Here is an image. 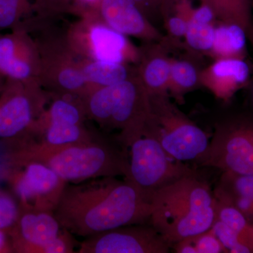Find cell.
<instances>
[{
    "mask_svg": "<svg viewBox=\"0 0 253 253\" xmlns=\"http://www.w3.org/2000/svg\"><path fill=\"white\" fill-rule=\"evenodd\" d=\"M67 35L73 49L86 60L130 65L139 61L140 49L97 16L73 23L67 28Z\"/></svg>",
    "mask_w": 253,
    "mask_h": 253,
    "instance_id": "cell-10",
    "label": "cell"
},
{
    "mask_svg": "<svg viewBox=\"0 0 253 253\" xmlns=\"http://www.w3.org/2000/svg\"><path fill=\"white\" fill-rule=\"evenodd\" d=\"M252 4H253V0H252Z\"/></svg>",
    "mask_w": 253,
    "mask_h": 253,
    "instance_id": "cell-35",
    "label": "cell"
},
{
    "mask_svg": "<svg viewBox=\"0 0 253 253\" xmlns=\"http://www.w3.org/2000/svg\"><path fill=\"white\" fill-rule=\"evenodd\" d=\"M75 246L72 234L62 228L57 237L46 246L44 253H74Z\"/></svg>",
    "mask_w": 253,
    "mask_h": 253,
    "instance_id": "cell-29",
    "label": "cell"
},
{
    "mask_svg": "<svg viewBox=\"0 0 253 253\" xmlns=\"http://www.w3.org/2000/svg\"><path fill=\"white\" fill-rule=\"evenodd\" d=\"M171 245L150 223L121 226L86 237L79 253H168Z\"/></svg>",
    "mask_w": 253,
    "mask_h": 253,
    "instance_id": "cell-12",
    "label": "cell"
},
{
    "mask_svg": "<svg viewBox=\"0 0 253 253\" xmlns=\"http://www.w3.org/2000/svg\"><path fill=\"white\" fill-rule=\"evenodd\" d=\"M4 176L21 206L54 212L68 182L37 162L5 165Z\"/></svg>",
    "mask_w": 253,
    "mask_h": 253,
    "instance_id": "cell-11",
    "label": "cell"
},
{
    "mask_svg": "<svg viewBox=\"0 0 253 253\" xmlns=\"http://www.w3.org/2000/svg\"><path fill=\"white\" fill-rule=\"evenodd\" d=\"M211 228L227 253H251V250L241 242L237 234L223 221L216 219Z\"/></svg>",
    "mask_w": 253,
    "mask_h": 253,
    "instance_id": "cell-28",
    "label": "cell"
},
{
    "mask_svg": "<svg viewBox=\"0 0 253 253\" xmlns=\"http://www.w3.org/2000/svg\"><path fill=\"white\" fill-rule=\"evenodd\" d=\"M211 186L196 175L185 176L157 191L151 200L149 223L171 245L204 232L217 219Z\"/></svg>",
    "mask_w": 253,
    "mask_h": 253,
    "instance_id": "cell-3",
    "label": "cell"
},
{
    "mask_svg": "<svg viewBox=\"0 0 253 253\" xmlns=\"http://www.w3.org/2000/svg\"><path fill=\"white\" fill-rule=\"evenodd\" d=\"M6 78L0 73V92L2 90L3 87H4L5 82H6Z\"/></svg>",
    "mask_w": 253,
    "mask_h": 253,
    "instance_id": "cell-33",
    "label": "cell"
},
{
    "mask_svg": "<svg viewBox=\"0 0 253 253\" xmlns=\"http://www.w3.org/2000/svg\"><path fill=\"white\" fill-rule=\"evenodd\" d=\"M149 97L151 114L143 129L174 159L197 162L206 154L211 136L181 112L169 94Z\"/></svg>",
    "mask_w": 253,
    "mask_h": 253,
    "instance_id": "cell-6",
    "label": "cell"
},
{
    "mask_svg": "<svg viewBox=\"0 0 253 253\" xmlns=\"http://www.w3.org/2000/svg\"><path fill=\"white\" fill-rule=\"evenodd\" d=\"M21 212V205L12 193L0 189V230L9 231Z\"/></svg>",
    "mask_w": 253,
    "mask_h": 253,
    "instance_id": "cell-27",
    "label": "cell"
},
{
    "mask_svg": "<svg viewBox=\"0 0 253 253\" xmlns=\"http://www.w3.org/2000/svg\"><path fill=\"white\" fill-rule=\"evenodd\" d=\"M83 100L87 119L106 132L118 131L116 140L127 150L151 114L149 95L136 73L114 85L93 88Z\"/></svg>",
    "mask_w": 253,
    "mask_h": 253,
    "instance_id": "cell-4",
    "label": "cell"
},
{
    "mask_svg": "<svg viewBox=\"0 0 253 253\" xmlns=\"http://www.w3.org/2000/svg\"><path fill=\"white\" fill-rule=\"evenodd\" d=\"M3 146L5 165L41 163L72 184L109 176L125 178L129 168V150L116 139L99 135L86 142L62 146H50L26 136Z\"/></svg>",
    "mask_w": 253,
    "mask_h": 253,
    "instance_id": "cell-2",
    "label": "cell"
},
{
    "mask_svg": "<svg viewBox=\"0 0 253 253\" xmlns=\"http://www.w3.org/2000/svg\"><path fill=\"white\" fill-rule=\"evenodd\" d=\"M61 229L52 211L21 206L17 221L9 231L14 253H44Z\"/></svg>",
    "mask_w": 253,
    "mask_h": 253,
    "instance_id": "cell-14",
    "label": "cell"
},
{
    "mask_svg": "<svg viewBox=\"0 0 253 253\" xmlns=\"http://www.w3.org/2000/svg\"><path fill=\"white\" fill-rule=\"evenodd\" d=\"M247 41L246 32L238 25L219 23L215 26L212 47L208 56L214 60L245 59Z\"/></svg>",
    "mask_w": 253,
    "mask_h": 253,
    "instance_id": "cell-21",
    "label": "cell"
},
{
    "mask_svg": "<svg viewBox=\"0 0 253 253\" xmlns=\"http://www.w3.org/2000/svg\"><path fill=\"white\" fill-rule=\"evenodd\" d=\"M177 253H227L212 228L172 245Z\"/></svg>",
    "mask_w": 253,
    "mask_h": 253,
    "instance_id": "cell-26",
    "label": "cell"
},
{
    "mask_svg": "<svg viewBox=\"0 0 253 253\" xmlns=\"http://www.w3.org/2000/svg\"><path fill=\"white\" fill-rule=\"evenodd\" d=\"M86 2H94V1H99V0H83Z\"/></svg>",
    "mask_w": 253,
    "mask_h": 253,
    "instance_id": "cell-34",
    "label": "cell"
},
{
    "mask_svg": "<svg viewBox=\"0 0 253 253\" xmlns=\"http://www.w3.org/2000/svg\"><path fill=\"white\" fill-rule=\"evenodd\" d=\"M248 89V104H249V110L248 111L253 115V76L250 79L249 84L246 86Z\"/></svg>",
    "mask_w": 253,
    "mask_h": 253,
    "instance_id": "cell-32",
    "label": "cell"
},
{
    "mask_svg": "<svg viewBox=\"0 0 253 253\" xmlns=\"http://www.w3.org/2000/svg\"><path fill=\"white\" fill-rule=\"evenodd\" d=\"M44 22L28 0H0V33L14 30L31 32Z\"/></svg>",
    "mask_w": 253,
    "mask_h": 253,
    "instance_id": "cell-22",
    "label": "cell"
},
{
    "mask_svg": "<svg viewBox=\"0 0 253 253\" xmlns=\"http://www.w3.org/2000/svg\"><path fill=\"white\" fill-rule=\"evenodd\" d=\"M140 49L136 73L149 96L168 94L172 58L169 46L163 41L147 42Z\"/></svg>",
    "mask_w": 253,
    "mask_h": 253,
    "instance_id": "cell-17",
    "label": "cell"
},
{
    "mask_svg": "<svg viewBox=\"0 0 253 253\" xmlns=\"http://www.w3.org/2000/svg\"><path fill=\"white\" fill-rule=\"evenodd\" d=\"M52 21L30 32L41 58L39 83L48 92L76 95L83 98L92 86L83 76L86 59L71 46L66 31H56Z\"/></svg>",
    "mask_w": 253,
    "mask_h": 253,
    "instance_id": "cell-5",
    "label": "cell"
},
{
    "mask_svg": "<svg viewBox=\"0 0 253 253\" xmlns=\"http://www.w3.org/2000/svg\"><path fill=\"white\" fill-rule=\"evenodd\" d=\"M99 2L98 17L114 31L147 42L164 40L165 36L133 0H99Z\"/></svg>",
    "mask_w": 253,
    "mask_h": 253,
    "instance_id": "cell-15",
    "label": "cell"
},
{
    "mask_svg": "<svg viewBox=\"0 0 253 253\" xmlns=\"http://www.w3.org/2000/svg\"><path fill=\"white\" fill-rule=\"evenodd\" d=\"M214 198L234 206L253 224V175L222 172Z\"/></svg>",
    "mask_w": 253,
    "mask_h": 253,
    "instance_id": "cell-18",
    "label": "cell"
},
{
    "mask_svg": "<svg viewBox=\"0 0 253 253\" xmlns=\"http://www.w3.org/2000/svg\"><path fill=\"white\" fill-rule=\"evenodd\" d=\"M217 219L229 226L253 253V224L234 206L215 199Z\"/></svg>",
    "mask_w": 253,
    "mask_h": 253,
    "instance_id": "cell-24",
    "label": "cell"
},
{
    "mask_svg": "<svg viewBox=\"0 0 253 253\" xmlns=\"http://www.w3.org/2000/svg\"><path fill=\"white\" fill-rule=\"evenodd\" d=\"M196 56L197 54L191 53L187 57L172 58L168 91L179 104L184 102L186 94L201 86L200 77L203 68L200 67Z\"/></svg>",
    "mask_w": 253,
    "mask_h": 253,
    "instance_id": "cell-19",
    "label": "cell"
},
{
    "mask_svg": "<svg viewBox=\"0 0 253 253\" xmlns=\"http://www.w3.org/2000/svg\"><path fill=\"white\" fill-rule=\"evenodd\" d=\"M196 163L222 172L253 175L252 113H234L217 121L208 149Z\"/></svg>",
    "mask_w": 253,
    "mask_h": 253,
    "instance_id": "cell-8",
    "label": "cell"
},
{
    "mask_svg": "<svg viewBox=\"0 0 253 253\" xmlns=\"http://www.w3.org/2000/svg\"><path fill=\"white\" fill-rule=\"evenodd\" d=\"M0 73L8 80L39 83L41 58L31 33L23 30L0 33Z\"/></svg>",
    "mask_w": 253,
    "mask_h": 253,
    "instance_id": "cell-13",
    "label": "cell"
},
{
    "mask_svg": "<svg viewBox=\"0 0 253 253\" xmlns=\"http://www.w3.org/2000/svg\"><path fill=\"white\" fill-rule=\"evenodd\" d=\"M215 26L214 23L199 22L190 20L184 40L190 53L208 54L214 42Z\"/></svg>",
    "mask_w": 253,
    "mask_h": 253,
    "instance_id": "cell-25",
    "label": "cell"
},
{
    "mask_svg": "<svg viewBox=\"0 0 253 253\" xmlns=\"http://www.w3.org/2000/svg\"><path fill=\"white\" fill-rule=\"evenodd\" d=\"M139 6L145 16L149 18V11L157 10L158 12L162 14V11L168 0H133Z\"/></svg>",
    "mask_w": 253,
    "mask_h": 253,
    "instance_id": "cell-30",
    "label": "cell"
},
{
    "mask_svg": "<svg viewBox=\"0 0 253 253\" xmlns=\"http://www.w3.org/2000/svg\"><path fill=\"white\" fill-rule=\"evenodd\" d=\"M251 79L249 63L241 59L214 60L212 64L201 72V86L207 89L217 99L227 101Z\"/></svg>",
    "mask_w": 253,
    "mask_h": 253,
    "instance_id": "cell-16",
    "label": "cell"
},
{
    "mask_svg": "<svg viewBox=\"0 0 253 253\" xmlns=\"http://www.w3.org/2000/svg\"><path fill=\"white\" fill-rule=\"evenodd\" d=\"M48 99L49 93L38 82L6 79L0 92V141L31 135Z\"/></svg>",
    "mask_w": 253,
    "mask_h": 253,
    "instance_id": "cell-9",
    "label": "cell"
},
{
    "mask_svg": "<svg viewBox=\"0 0 253 253\" xmlns=\"http://www.w3.org/2000/svg\"><path fill=\"white\" fill-rule=\"evenodd\" d=\"M129 156L127 174L124 179L150 204L159 190L185 176L197 174L185 163L169 156L144 129L129 146Z\"/></svg>",
    "mask_w": 253,
    "mask_h": 253,
    "instance_id": "cell-7",
    "label": "cell"
},
{
    "mask_svg": "<svg viewBox=\"0 0 253 253\" xmlns=\"http://www.w3.org/2000/svg\"><path fill=\"white\" fill-rule=\"evenodd\" d=\"M208 6L219 23L236 24L246 32L248 41L253 47L252 0H201Z\"/></svg>",
    "mask_w": 253,
    "mask_h": 253,
    "instance_id": "cell-20",
    "label": "cell"
},
{
    "mask_svg": "<svg viewBox=\"0 0 253 253\" xmlns=\"http://www.w3.org/2000/svg\"><path fill=\"white\" fill-rule=\"evenodd\" d=\"M54 212L61 227L86 238L149 223L151 205L129 181L109 176L68 183Z\"/></svg>",
    "mask_w": 253,
    "mask_h": 253,
    "instance_id": "cell-1",
    "label": "cell"
},
{
    "mask_svg": "<svg viewBox=\"0 0 253 253\" xmlns=\"http://www.w3.org/2000/svg\"><path fill=\"white\" fill-rule=\"evenodd\" d=\"M82 71L86 83L93 88L114 85L136 74V68L130 64L90 60H86Z\"/></svg>",
    "mask_w": 253,
    "mask_h": 253,
    "instance_id": "cell-23",
    "label": "cell"
},
{
    "mask_svg": "<svg viewBox=\"0 0 253 253\" xmlns=\"http://www.w3.org/2000/svg\"><path fill=\"white\" fill-rule=\"evenodd\" d=\"M12 253L14 251L9 231L0 230V253Z\"/></svg>",
    "mask_w": 253,
    "mask_h": 253,
    "instance_id": "cell-31",
    "label": "cell"
}]
</instances>
